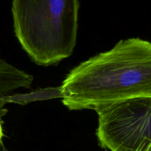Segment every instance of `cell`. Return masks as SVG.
Segmentation results:
<instances>
[{
    "label": "cell",
    "instance_id": "obj_6",
    "mask_svg": "<svg viewBox=\"0 0 151 151\" xmlns=\"http://www.w3.org/2000/svg\"><path fill=\"white\" fill-rule=\"evenodd\" d=\"M0 151H9L6 148V147L4 146V143L3 142H0Z\"/></svg>",
    "mask_w": 151,
    "mask_h": 151
},
{
    "label": "cell",
    "instance_id": "obj_3",
    "mask_svg": "<svg viewBox=\"0 0 151 151\" xmlns=\"http://www.w3.org/2000/svg\"><path fill=\"white\" fill-rule=\"evenodd\" d=\"M96 136L100 147L111 151H139L151 148V97L114 102L95 109Z\"/></svg>",
    "mask_w": 151,
    "mask_h": 151
},
{
    "label": "cell",
    "instance_id": "obj_5",
    "mask_svg": "<svg viewBox=\"0 0 151 151\" xmlns=\"http://www.w3.org/2000/svg\"><path fill=\"white\" fill-rule=\"evenodd\" d=\"M8 97H0V142H3L2 139L4 137V133L2 128V117L7 113V109L4 108V105L7 102Z\"/></svg>",
    "mask_w": 151,
    "mask_h": 151
},
{
    "label": "cell",
    "instance_id": "obj_1",
    "mask_svg": "<svg viewBox=\"0 0 151 151\" xmlns=\"http://www.w3.org/2000/svg\"><path fill=\"white\" fill-rule=\"evenodd\" d=\"M69 110L100 106L139 97H151V44L139 38L119 41L111 50L75 66L60 87Z\"/></svg>",
    "mask_w": 151,
    "mask_h": 151
},
{
    "label": "cell",
    "instance_id": "obj_7",
    "mask_svg": "<svg viewBox=\"0 0 151 151\" xmlns=\"http://www.w3.org/2000/svg\"><path fill=\"white\" fill-rule=\"evenodd\" d=\"M139 151H151V148H150V149H147V150H139Z\"/></svg>",
    "mask_w": 151,
    "mask_h": 151
},
{
    "label": "cell",
    "instance_id": "obj_2",
    "mask_svg": "<svg viewBox=\"0 0 151 151\" xmlns=\"http://www.w3.org/2000/svg\"><path fill=\"white\" fill-rule=\"evenodd\" d=\"M79 0H13L18 41L38 66L57 65L76 45Z\"/></svg>",
    "mask_w": 151,
    "mask_h": 151
},
{
    "label": "cell",
    "instance_id": "obj_4",
    "mask_svg": "<svg viewBox=\"0 0 151 151\" xmlns=\"http://www.w3.org/2000/svg\"><path fill=\"white\" fill-rule=\"evenodd\" d=\"M32 81V75L0 58V97H8L17 88H29Z\"/></svg>",
    "mask_w": 151,
    "mask_h": 151
}]
</instances>
